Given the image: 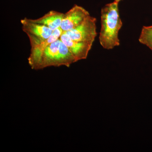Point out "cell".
I'll return each mask as SVG.
<instances>
[{
	"label": "cell",
	"instance_id": "6",
	"mask_svg": "<svg viewBox=\"0 0 152 152\" xmlns=\"http://www.w3.org/2000/svg\"><path fill=\"white\" fill-rule=\"evenodd\" d=\"M60 39L68 47L76 61L86 59L93 44L72 39L64 32L62 33Z\"/></svg>",
	"mask_w": 152,
	"mask_h": 152
},
{
	"label": "cell",
	"instance_id": "1",
	"mask_svg": "<svg viewBox=\"0 0 152 152\" xmlns=\"http://www.w3.org/2000/svg\"><path fill=\"white\" fill-rule=\"evenodd\" d=\"M28 62L32 69L37 70L51 66L69 67L77 61L60 38L41 52L30 54Z\"/></svg>",
	"mask_w": 152,
	"mask_h": 152
},
{
	"label": "cell",
	"instance_id": "3",
	"mask_svg": "<svg viewBox=\"0 0 152 152\" xmlns=\"http://www.w3.org/2000/svg\"><path fill=\"white\" fill-rule=\"evenodd\" d=\"M22 30L29 39L31 48H33L50 37L53 31L44 25L34 23L31 19L25 18L21 20Z\"/></svg>",
	"mask_w": 152,
	"mask_h": 152
},
{
	"label": "cell",
	"instance_id": "5",
	"mask_svg": "<svg viewBox=\"0 0 152 152\" xmlns=\"http://www.w3.org/2000/svg\"><path fill=\"white\" fill-rule=\"evenodd\" d=\"M91 15L89 12L81 6L75 5L64 14L60 28L62 32L75 28Z\"/></svg>",
	"mask_w": 152,
	"mask_h": 152
},
{
	"label": "cell",
	"instance_id": "9",
	"mask_svg": "<svg viewBox=\"0 0 152 152\" xmlns=\"http://www.w3.org/2000/svg\"><path fill=\"white\" fill-rule=\"evenodd\" d=\"M122 1V0H114V1L116 2L119 3L120 2H121V1Z\"/></svg>",
	"mask_w": 152,
	"mask_h": 152
},
{
	"label": "cell",
	"instance_id": "8",
	"mask_svg": "<svg viewBox=\"0 0 152 152\" xmlns=\"http://www.w3.org/2000/svg\"><path fill=\"white\" fill-rule=\"evenodd\" d=\"M139 41L140 43L146 46L152 50V26L143 27Z\"/></svg>",
	"mask_w": 152,
	"mask_h": 152
},
{
	"label": "cell",
	"instance_id": "4",
	"mask_svg": "<svg viewBox=\"0 0 152 152\" xmlns=\"http://www.w3.org/2000/svg\"><path fill=\"white\" fill-rule=\"evenodd\" d=\"M96 23V19L90 15L77 27L64 33L74 40L93 44L97 35Z\"/></svg>",
	"mask_w": 152,
	"mask_h": 152
},
{
	"label": "cell",
	"instance_id": "2",
	"mask_svg": "<svg viewBox=\"0 0 152 152\" xmlns=\"http://www.w3.org/2000/svg\"><path fill=\"white\" fill-rule=\"evenodd\" d=\"M119 3L114 1L105 5L101 10V28L99 40L104 49L111 50L118 46L120 30L123 26L120 17Z\"/></svg>",
	"mask_w": 152,
	"mask_h": 152
},
{
	"label": "cell",
	"instance_id": "7",
	"mask_svg": "<svg viewBox=\"0 0 152 152\" xmlns=\"http://www.w3.org/2000/svg\"><path fill=\"white\" fill-rule=\"evenodd\" d=\"M64 14L58 11L52 10L39 18L31 20L34 23L44 25L54 31L60 28Z\"/></svg>",
	"mask_w": 152,
	"mask_h": 152
}]
</instances>
